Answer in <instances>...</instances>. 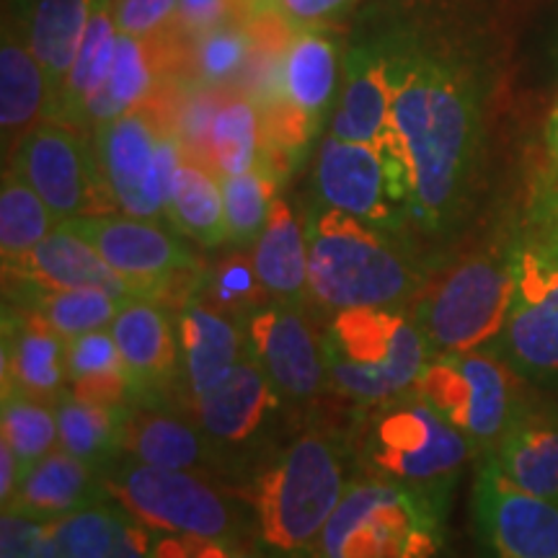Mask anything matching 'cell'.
I'll use <instances>...</instances> for the list:
<instances>
[{
    "instance_id": "obj_18",
    "label": "cell",
    "mask_w": 558,
    "mask_h": 558,
    "mask_svg": "<svg viewBox=\"0 0 558 558\" xmlns=\"http://www.w3.org/2000/svg\"><path fill=\"white\" fill-rule=\"evenodd\" d=\"M331 135L349 143H369L401 150L393 128V86L388 54L375 47H354L344 58V86L333 111ZM403 153V150H401Z\"/></svg>"
},
{
    "instance_id": "obj_35",
    "label": "cell",
    "mask_w": 558,
    "mask_h": 558,
    "mask_svg": "<svg viewBox=\"0 0 558 558\" xmlns=\"http://www.w3.org/2000/svg\"><path fill=\"white\" fill-rule=\"evenodd\" d=\"M207 160L220 177L246 173L264 160L262 109L235 96L215 109L207 135Z\"/></svg>"
},
{
    "instance_id": "obj_8",
    "label": "cell",
    "mask_w": 558,
    "mask_h": 558,
    "mask_svg": "<svg viewBox=\"0 0 558 558\" xmlns=\"http://www.w3.org/2000/svg\"><path fill=\"white\" fill-rule=\"evenodd\" d=\"M522 380L494 347L429 357L414 393L463 432L478 458L499 445L527 396Z\"/></svg>"
},
{
    "instance_id": "obj_44",
    "label": "cell",
    "mask_w": 558,
    "mask_h": 558,
    "mask_svg": "<svg viewBox=\"0 0 558 558\" xmlns=\"http://www.w3.org/2000/svg\"><path fill=\"white\" fill-rule=\"evenodd\" d=\"M117 32L148 41L179 21V0H111Z\"/></svg>"
},
{
    "instance_id": "obj_9",
    "label": "cell",
    "mask_w": 558,
    "mask_h": 558,
    "mask_svg": "<svg viewBox=\"0 0 558 558\" xmlns=\"http://www.w3.org/2000/svg\"><path fill=\"white\" fill-rule=\"evenodd\" d=\"M104 488L145 527L171 533L177 538L235 546L243 522L218 488L205 484L192 471L158 465L111 463L101 473Z\"/></svg>"
},
{
    "instance_id": "obj_15",
    "label": "cell",
    "mask_w": 558,
    "mask_h": 558,
    "mask_svg": "<svg viewBox=\"0 0 558 558\" xmlns=\"http://www.w3.org/2000/svg\"><path fill=\"white\" fill-rule=\"evenodd\" d=\"M473 527L484 558H558V505L522 492L492 456L478 458Z\"/></svg>"
},
{
    "instance_id": "obj_21",
    "label": "cell",
    "mask_w": 558,
    "mask_h": 558,
    "mask_svg": "<svg viewBox=\"0 0 558 558\" xmlns=\"http://www.w3.org/2000/svg\"><path fill=\"white\" fill-rule=\"evenodd\" d=\"M279 393L259 362L246 354L239 365L194 399L197 424L205 435L222 445L248 442L277 409Z\"/></svg>"
},
{
    "instance_id": "obj_22",
    "label": "cell",
    "mask_w": 558,
    "mask_h": 558,
    "mask_svg": "<svg viewBox=\"0 0 558 558\" xmlns=\"http://www.w3.org/2000/svg\"><path fill=\"white\" fill-rule=\"evenodd\" d=\"M47 120H52L50 81L34 58L26 26L11 16L0 39V130L5 153L16 150L21 140Z\"/></svg>"
},
{
    "instance_id": "obj_2",
    "label": "cell",
    "mask_w": 558,
    "mask_h": 558,
    "mask_svg": "<svg viewBox=\"0 0 558 558\" xmlns=\"http://www.w3.org/2000/svg\"><path fill=\"white\" fill-rule=\"evenodd\" d=\"M311 295L331 311L403 308L424 269L396 230L324 207L308 220Z\"/></svg>"
},
{
    "instance_id": "obj_45",
    "label": "cell",
    "mask_w": 558,
    "mask_h": 558,
    "mask_svg": "<svg viewBox=\"0 0 558 558\" xmlns=\"http://www.w3.org/2000/svg\"><path fill=\"white\" fill-rule=\"evenodd\" d=\"M230 0H179L181 26L194 34H207L226 24Z\"/></svg>"
},
{
    "instance_id": "obj_6",
    "label": "cell",
    "mask_w": 558,
    "mask_h": 558,
    "mask_svg": "<svg viewBox=\"0 0 558 558\" xmlns=\"http://www.w3.org/2000/svg\"><path fill=\"white\" fill-rule=\"evenodd\" d=\"M347 486L341 448L331 437L305 432L292 439L256 481L262 541L277 554H313Z\"/></svg>"
},
{
    "instance_id": "obj_20",
    "label": "cell",
    "mask_w": 558,
    "mask_h": 558,
    "mask_svg": "<svg viewBox=\"0 0 558 558\" xmlns=\"http://www.w3.org/2000/svg\"><path fill=\"white\" fill-rule=\"evenodd\" d=\"M522 492L558 505V407L525 401L499 445L486 452Z\"/></svg>"
},
{
    "instance_id": "obj_1",
    "label": "cell",
    "mask_w": 558,
    "mask_h": 558,
    "mask_svg": "<svg viewBox=\"0 0 558 558\" xmlns=\"http://www.w3.org/2000/svg\"><path fill=\"white\" fill-rule=\"evenodd\" d=\"M393 128L411 179V220L442 235L463 218L478 173L484 99L473 70L450 54H388Z\"/></svg>"
},
{
    "instance_id": "obj_39",
    "label": "cell",
    "mask_w": 558,
    "mask_h": 558,
    "mask_svg": "<svg viewBox=\"0 0 558 558\" xmlns=\"http://www.w3.org/2000/svg\"><path fill=\"white\" fill-rule=\"evenodd\" d=\"M3 439L16 452L21 471H29L60 445L54 407L24 393H3Z\"/></svg>"
},
{
    "instance_id": "obj_47",
    "label": "cell",
    "mask_w": 558,
    "mask_h": 558,
    "mask_svg": "<svg viewBox=\"0 0 558 558\" xmlns=\"http://www.w3.org/2000/svg\"><path fill=\"white\" fill-rule=\"evenodd\" d=\"M21 478H24V471H21L16 452H13L11 445L3 439V442H0V501H3V507L9 505L13 494L19 492Z\"/></svg>"
},
{
    "instance_id": "obj_7",
    "label": "cell",
    "mask_w": 558,
    "mask_h": 558,
    "mask_svg": "<svg viewBox=\"0 0 558 558\" xmlns=\"http://www.w3.org/2000/svg\"><path fill=\"white\" fill-rule=\"evenodd\" d=\"M362 437V460L375 478L418 488L450 505L452 488L476 448L414 390L378 403Z\"/></svg>"
},
{
    "instance_id": "obj_46",
    "label": "cell",
    "mask_w": 558,
    "mask_h": 558,
    "mask_svg": "<svg viewBox=\"0 0 558 558\" xmlns=\"http://www.w3.org/2000/svg\"><path fill=\"white\" fill-rule=\"evenodd\" d=\"M352 3L354 0H275V9L290 24L311 26L318 24V21L331 19L333 13H339Z\"/></svg>"
},
{
    "instance_id": "obj_30",
    "label": "cell",
    "mask_w": 558,
    "mask_h": 558,
    "mask_svg": "<svg viewBox=\"0 0 558 558\" xmlns=\"http://www.w3.org/2000/svg\"><path fill=\"white\" fill-rule=\"evenodd\" d=\"M124 452L137 463L158 465V469L194 471L207 463L209 437L205 429L194 427L171 411L148 407L132 411L124 432Z\"/></svg>"
},
{
    "instance_id": "obj_5",
    "label": "cell",
    "mask_w": 558,
    "mask_h": 558,
    "mask_svg": "<svg viewBox=\"0 0 558 558\" xmlns=\"http://www.w3.org/2000/svg\"><path fill=\"white\" fill-rule=\"evenodd\" d=\"M448 505L393 481H352L313 558H437Z\"/></svg>"
},
{
    "instance_id": "obj_29",
    "label": "cell",
    "mask_w": 558,
    "mask_h": 558,
    "mask_svg": "<svg viewBox=\"0 0 558 558\" xmlns=\"http://www.w3.org/2000/svg\"><path fill=\"white\" fill-rule=\"evenodd\" d=\"M60 448L68 450L90 469L104 473L124 452L130 409L124 403L78 399L70 390L54 403Z\"/></svg>"
},
{
    "instance_id": "obj_28",
    "label": "cell",
    "mask_w": 558,
    "mask_h": 558,
    "mask_svg": "<svg viewBox=\"0 0 558 558\" xmlns=\"http://www.w3.org/2000/svg\"><path fill=\"white\" fill-rule=\"evenodd\" d=\"M99 0H34L26 16V39L52 90V117L60 90L86 37Z\"/></svg>"
},
{
    "instance_id": "obj_26",
    "label": "cell",
    "mask_w": 558,
    "mask_h": 558,
    "mask_svg": "<svg viewBox=\"0 0 558 558\" xmlns=\"http://www.w3.org/2000/svg\"><path fill=\"white\" fill-rule=\"evenodd\" d=\"M52 525L68 558H156L143 522L120 501L101 499Z\"/></svg>"
},
{
    "instance_id": "obj_17",
    "label": "cell",
    "mask_w": 558,
    "mask_h": 558,
    "mask_svg": "<svg viewBox=\"0 0 558 558\" xmlns=\"http://www.w3.org/2000/svg\"><path fill=\"white\" fill-rule=\"evenodd\" d=\"M128 369L130 399L150 407L177 378L181 362L179 326L153 298H132L120 305L109 326Z\"/></svg>"
},
{
    "instance_id": "obj_13",
    "label": "cell",
    "mask_w": 558,
    "mask_h": 558,
    "mask_svg": "<svg viewBox=\"0 0 558 558\" xmlns=\"http://www.w3.org/2000/svg\"><path fill=\"white\" fill-rule=\"evenodd\" d=\"M11 169L45 199L60 222L111 213L94 143L70 124L58 120L37 124L13 150Z\"/></svg>"
},
{
    "instance_id": "obj_24",
    "label": "cell",
    "mask_w": 558,
    "mask_h": 558,
    "mask_svg": "<svg viewBox=\"0 0 558 558\" xmlns=\"http://www.w3.org/2000/svg\"><path fill=\"white\" fill-rule=\"evenodd\" d=\"M5 275L26 277L29 284L45 290H78V288H99L107 290L122 303L140 298L128 279L117 275L107 262L101 259L99 251L90 243L70 233L58 222V228L39 243L37 248L26 256L19 267L3 269Z\"/></svg>"
},
{
    "instance_id": "obj_10",
    "label": "cell",
    "mask_w": 558,
    "mask_h": 558,
    "mask_svg": "<svg viewBox=\"0 0 558 558\" xmlns=\"http://www.w3.org/2000/svg\"><path fill=\"white\" fill-rule=\"evenodd\" d=\"M90 143L111 209L143 220L163 218L184 160L179 137L135 109L99 124Z\"/></svg>"
},
{
    "instance_id": "obj_33",
    "label": "cell",
    "mask_w": 558,
    "mask_h": 558,
    "mask_svg": "<svg viewBox=\"0 0 558 558\" xmlns=\"http://www.w3.org/2000/svg\"><path fill=\"white\" fill-rule=\"evenodd\" d=\"M117 34L120 32H117L114 13H111V0H99L94 16L88 21L86 37H83L75 65L60 90L52 120L81 130L86 104L96 94V88L101 86L104 78H107L111 60H114Z\"/></svg>"
},
{
    "instance_id": "obj_11",
    "label": "cell",
    "mask_w": 558,
    "mask_h": 558,
    "mask_svg": "<svg viewBox=\"0 0 558 558\" xmlns=\"http://www.w3.org/2000/svg\"><path fill=\"white\" fill-rule=\"evenodd\" d=\"M494 349L525 383H558V239L518 230V277Z\"/></svg>"
},
{
    "instance_id": "obj_19",
    "label": "cell",
    "mask_w": 558,
    "mask_h": 558,
    "mask_svg": "<svg viewBox=\"0 0 558 558\" xmlns=\"http://www.w3.org/2000/svg\"><path fill=\"white\" fill-rule=\"evenodd\" d=\"M68 341L37 313L3 311V393H24L54 407L68 390Z\"/></svg>"
},
{
    "instance_id": "obj_25",
    "label": "cell",
    "mask_w": 558,
    "mask_h": 558,
    "mask_svg": "<svg viewBox=\"0 0 558 558\" xmlns=\"http://www.w3.org/2000/svg\"><path fill=\"white\" fill-rule=\"evenodd\" d=\"M101 499H107L101 473L58 448L24 473L19 492L3 509L58 522Z\"/></svg>"
},
{
    "instance_id": "obj_23",
    "label": "cell",
    "mask_w": 558,
    "mask_h": 558,
    "mask_svg": "<svg viewBox=\"0 0 558 558\" xmlns=\"http://www.w3.org/2000/svg\"><path fill=\"white\" fill-rule=\"evenodd\" d=\"M177 326L181 339V365H184V378L192 399L218 386L248 354L246 331H241L235 318L197 295L186 300Z\"/></svg>"
},
{
    "instance_id": "obj_41",
    "label": "cell",
    "mask_w": 558,
    "mask_h": 558,
    "mask_svg": "<svg viewBox=\"0 0 558 558\" xmlns=\"http://www.w3.org/2000/svg\"><path fill=\"white\" fill-rule=\"evenodd\" d=\"M262 282L256 277L254 262L248 256H230L215 269V275L209 277L205 295L202 300H207L209 305L215 308L226 311L228 316L239 318L243 313H254L256 311V300H259L262 292Z\"/></svg>"
},
{
    "instance_id": "obj_37",
    "label": "cell",
    "mask_w": 558,
    "mask_h": 558,
    "mask_svg": "<svg viewBox=\"0 0 558 558\" xmlns=\"http://www.w3.org/2000/svg\"><path fill=\"white\" fill-rule=\"evenodd\" d=\"M32 288L37 290V298H32L29 311L37 313L45 324H50L65 341L109 329L122 305V300L99 288L45 290L37 284Z\"/></svg>"
},
{
    "instance_id": "obj_16",
    "label": "cell",
    "mask_w": 558,
    "mask_h": 558,
    "mask_svg": "<svg viewBox=\"0 0 558 558\" xmlns=\"http://www.w3.org/2000/svg\"><path fill=\"white\" fill-rule=\"evenodd\" d=\"M248 354L269 375L282 399L303 403L316 399L329 380L324 341H318L300 303H275L256 308L246 320Z\"/></svg>"
},
{
    "instance_id": "obj_42",
    "label": "cell",
    "mask_w": 558,
    "mask_h": 558,
    "mask_svg": "<svg viewBox=\"0 0 558 558\" xmlns=\"http://www.w3.org/2000/svg\"><path fill=\"white\" fill-rule=\"evenodd\" d=\"M0 558H68L54 538V525L32 514L3 509Z\"/></svg>"
},
{
    "instance_id": "obj_32",
    "label": "cell",
    "mask_w": 558,
    "mask_h": 558,
    "mask_svg": "<svg viewBox=\"0 0 558 558\" xmlns=\"http://www.w3.org/2000/svg\"><path fill=\"white\" fill-rule=\"evenodd\" d=\"M166 218L179 233L190 235L202 246L215 248L228 243L226 202H222L220 179L205 163L181 160L173 179Z\"/></svg>"
},
{
    "instance_id": "obj_3",
    "label": "cell",
    "mask_w": 558,
    "mask_h": 558,
    "mask_svg": "<svg viewBox=\"0 0 558 558\" xmlns=\"http://www.w3.org/2000/svg\"><path fill=\"white\" fill-rule=\"evenodd\" d=\"M518 277V233L488 241L445 264L414 298L418 331L432 357L497 344Z\"/></svg>"
},
{
    "instance_id": "obj_38",
    "label": "cell",
    "mask_w": 558,
    "mask_h": 558,
    "mask_svg": "<svg viewBox=\"0 0 558 558\" xmlns=\"http://www.w3.org/2000/svg\"><path fill=\"white\" fill-rule=\"evenodd\" d=\"M222 202H226L228 241L235 246L256 243L267 228L275 205L277 177L267 166H256L246 173L220 177Z\"/></svg>"
},
{
    "instance_id": "obj_14",
    "label": "cell",
    "mask_w": 558,
    "mask_h": 558,
    "mask_svg": "<svg viewBox=\"0 0 558 558\" xmlns=\"http://www.w3.org/2000/svg\"><path fill=\"white\" fill-rule=\"evenodd\" d=\"M60 226L99 251L101 259L128 279L140 298L158 300L186 271L197 269L192 251L156 220L101 213L62 220Z\"/></svg>"
},
{
    "instance_id": "obj_4",
    "label": "cell",
    "mask_w": 558,
    "mask_h": 558,
    "mask_svg": "<svg viewBox=\"0 0 558 558\" xmlns=\"http://www.w3.org/2000/svg\"><path fill=\"white\" fill-rule=\"evenodd\" d=\"M320 341L331 386L369 407L414 390L432 357L414 316L403 308L339 311Z\"/></svg>"
},
{
    "instance_id": "obj_48",
    "label": "cell",
    "mask_w": 558,
    "mask_h": 558,
    "mask_svg": "<svg viewBox=\"0 0 558 558\" xmlns=\"http://www.w3.org/2000/svg\"><path fill=\"white\" fill-rule=\"evenodd\" d=\"M230 558H262L259 554H251V550H235L233 548V554H230Z\"/></svg>"
},
{
    "instance_id": "obj_27",
    "label": "cell",
    "mask_w": 558,
    "mask_h": 558,
    "mask_svg": "<svg viewBox=\"0 0 558 558\" xmlns=\"http://www.w3.org/2000/svg\"><path fill=\"white\" fill-rule=\"evenodd\" d=\"M256 277L264 292L284 303H300L311 295V259L308 230L300 226L292 207L284 199H275L267 228L254 243Z\"/></svg>"
},
{
    "instance_id": "obj_34",
    "label": "cell",
    "mask_w": 558,
    "mask_h": 558,
    "mask_svg": "<svg viewBox=\"0 0 558 558\" xmlns=\"http://www.w3.org/2000/svg\"><path fill=\"white\" fill-rule=\"evenodd\" d=\"M68 390L78 399L124 403L130 399L128 369L109 329L83 333L65 344Z\"/></svg>"
},
{
    "instance_id": "obj_36",
    "label": "cell",
    "mask_w": 558,
    "mask_h": 558,
    "mask_svg": "<svg viewBox=\"0 0 558 558\" xmlns=\"http://www.w3.org/2000/svg\"><path fill=\"white\" fill-rule=\"evenodd\" d=\"M58 218L45 199L13 169H5L0 186V254L3 269L19 267L47 235L58 228Z\"/></svg>"
},
{
    "instance_id": "obj_43",
    "label": "cell",
    "mask_w": 558,
    "mask_h": 558,
    "mask_svg": "<svg viewBox=\"0 0 558 558\" xmlns=\"http://www.w3.org/2000/svg\"><path fill=\"white\" fill-rule=\"evenodd\" d=\"M251 52V37L235 26H218V29L202 34L197 45V70L202 81L226 83L241 73Z\"/></svg>"
},
{
    "instance_id": "obj_40",
    "label": "cell",
    "mask_w": 558,
    "mask_h": 558,
    "mask_svg": "<svg viewBox=\"0 0 558 558\" xmlns=\"http://www.w3.org/2000/svg\"><path fill=\"white\" fill-rule=\"evenodd\" d=\"M520 230L543 239H558V99L546 122V160L530 194L527 220Z\"/></svg>"
},
{
    "instance_id": "obj_31",
    "label": "cell",
    "mask_w": 558,
    "mask_h": 558,
    "mask_svg": "<svg viewBox=\"0 0 558 558\" xmlns=\"http://www.w3.org/2000/svg\"><path fill=\"white\" fill-rule=\"evenodd\" d=\"M153 83H156V73H153L148 45L137 37L117 34L114 60H111L107 78L86 104L81 132L88 135L99 124L135 111L140 104L148 99Z\"/></svg>"
},
{
    "instance_id": "obj_12",
    "label": "cell",
    "mask_w": 558,
    "mask_h": 558,
    "mask_svg": "<svg viewBox=\"0 0 558 558\" xmlns=\"http://www.w3.org/2000/svg\"><path fill=\"white\" fill-rule=\"evenodd\" d=\"M316 190L326 207L373 226L399 230L411 218V179L401 150L329 135L320 143Z\"/></svg>"
}]
</instances>
